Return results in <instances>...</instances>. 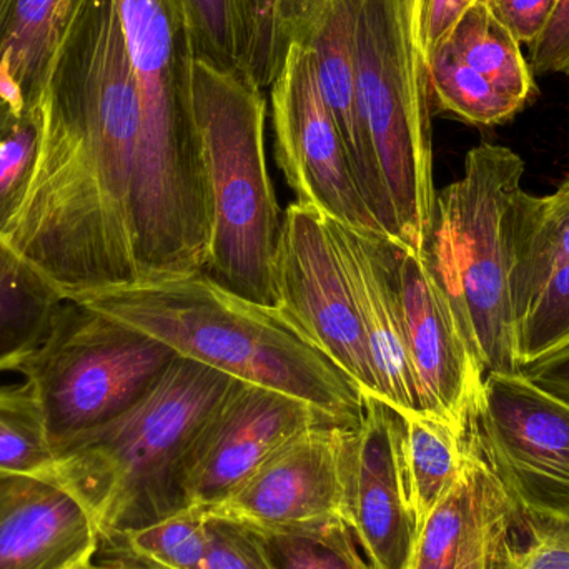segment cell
<instances>
[{"mask_svg": "<svg viewBox=\"0 0 569 569\" xmlns=\"http://www.w3.org/2000/svg\"><path fill=\"white\" fill-rule=\"evenodd\" d=\"M39 167L7 243L70 300L139 282L142 97L113 0H89L47 79Z\"/></svg>", "mask_w": 569, "mask_h": 569, "instance_id": "cell-1", "label": "cell"}, {"mask_svg": "<svg viewBox=\"0 0 569 569\" xmlns=\"http://www.w3.org/2000/svg\"><path fill=\"white\" fill-rule=\"evenodd\" d=\"M142 97L133 196L140 282L206 269L212 207L192 107V47L180 0H113Z\"/></svg>", "mask_w": 569, "mask_h": 569, "instance_id": "cell-2", "label": "cell"}, {"mask_svg": "<svg viewBox=\"0 0 569 569\" xmlns=\"http://www.w3.org/2000/svg\"><path fill=\"white\" fill-rule=\"evenodd\" d=\"M162 341L177 357L282 391L341 425H357L363 391L283 310L187 273L70 298Z\"/></svg>", "mask_w": 569, "mask_h": 569, "instance_id": "cell-3", "label": "cell"}, {"mask_svg": "<svg viewBox=\"0 0 569 569\" xmlns=\"http://www.w3.org/2000/svg\"><path fill=\"white\" fill-rule=\"evenodd\" d=\"M233 381L177 357L139 403L56 448L57 483L89 510L107 553L127 535L189 507L187 457Z\"/></svg>", "mask_w": 569, "mask_h": 569, "instance_id": "cell-4", "label": "cell"}, {"mask_svg": "<svg viewBox=\"0 0 569 569\" xmlns=\"http://www.w3.org/2000/svg\"><path fill=\"white\" fill-rule=\"evenodd\" d=\"M523 177L525 162L515 150L488 142L473 147L463 176L437 190L423 250L487 373H521L513 272Z\"/></svg>", "mask_w": 569, "mask_h": 569, "instance_id": "cell-5", "label": "cell"}, {"mask_svg": "<svg viewBox=\"0 0 569 569\" xmlns=\"http://www.w3.org/2000/svg\"><path fill=\"white\" fill-rule=\"evenodd\" d=\"M192 107L212 207L203 272L240 297L279 308L284 212L267 166L263 89L239 67L193 59Z\"/></svg>", "mask_w": 569, "mask_h": 569, "instance_id": "cell-6", "label": "cell"}, {"mask_svg": "<svg viewBox=\"0 0 569 569\" xmlns=\"http://www.w3.org/2000/svg\"><path fill=\"white\" fill-rule=\"evenodd\" d=\"M355 53L358 117L371 172L390 202L398 242L423 253L437 200L431 100L403 0L361 2Z\"/></svg>", "mask_w": 569, "mask_h": 569, "instance_id": "cell-7", "label": "cell"}, {"mask_svg": "<svg viewBox=\"0 0 569 569\" xmlns=\"http://www.w3.org/2000/svg\"><path fill=\"white\" fill-rule=\"evenodd\" d=\"M176 358L162 341L66 300L17 373L32 385L57 448L139 403Z\"/></svg>", "mask_w": 569, "mask_h": 569, "instance_id": "cell-8", "label": "cell"}, {"mask_svg": "<svg viewBox=\"0 0 569 569\" xmlns=\"http://www.w3.org/2000/svg\"><path fill=\"white\" fill-rule=\"evenodd\" d=\"M465 443L490 468L518 517L569 527V405L523 373L485 377Z\"/></svg>", "mask_w": 569, "mask_h": 569, "instance_id": "cell-9", "label": "cell"}, {"mask_svg": "<svg viewBox=\"0 0 569 569\" xmlns=\"http://www.w3.org/2000/svg\"><path fill=\"white\" fill-rule=\"evenodd\" d=\"M270 97L277 160L297 202L351 229L387 237L365 202L307 47L291 43Z\"/></svg>", "mask_w": 569, "mask_h": 569, "instance_id": "cell-10", "label": "cell"}, {"mask_svg": "<svg viewBox=\"0 0 569 569\" xmlns=\"http://www.w3.org/2000/svg\"><path fill=\"white\" fill-rule=\"evenodd\" d=\"M277 290L280 310L363 395L380 397L347 270L325 216L313 207L293 202L284 210Z\"/></svg>", "mask_w": 569, "mask_h": 569, "instance_id": "cell-11", "label": "cell"}, {"mask_svg": "<svg viewBox=\"0 0 569 569\" xmlns=\"http://www.w3.org/2000/svg\"><path fill=\"white\" fill-rule=\"evenodd\" d=\"M340 515L375 569H410L420 521L405 463V420L375 395L341 445Z\"/></svg>", "mask_w": 569, "mask_h": 569, "instance_id": "cell-12", "label": "cell"}, {"mask_svg": "<svg viewBox=\"0 0 569 569\" xmlns=\"http://www.w3.org/2000/svg\"><path fill=\"white\" fill-rule=\"evenodd\" d=\"M321 425H341L298 398L236 380L190 448L189 507L216 510L288 443Z\"/></svg>", "mask_w": 569, "mask_h": 569, "instance_id": "cell-13", "label": "cell"}, {"mask_svg": "<svg viewBox=\"0 0 569 569\" xmlns=\"http://www.w3.org/2000/svg\"><path fill=\"white\" fill-rule=\"evenodd\" d=\"M397 283L411 367L420 383L425 413L467 430L483 391L485 370L468 343L423 253L397 246Z\"/></svg>", "mask_w": 569, "mask_h": 569, "instance_id": "cell-14", "label": "cell"}, {"mask_svg": "<svg viewBox=\"0 0 569 569\" xmlns=\"http://www.w3.org/2000/svg\"><path fill=\"white\" fill-rule=\"evenodd\" d=\"M325 220L353 290L381 400L401 415L425 413L398 295V243Z\"/></svg>", "mask_w": 569, "mask_h": 569, "instance_id": "cell-15", "label": "cell"}, {"mask_svg": "<svg viewBox=\"0 0 569 569\" xmlns=\"http://www.w3.org/2000/svg\"><path fill=\"white\" fill-rule=\"evenodd\" d=\"M351 425H321L295 438L226 503V515L256 528H283L341 517V445Z\"/></svg>", "mask_w": 569, "mask_h": 569, "instance_id": "cell-16", "label": "cell"}, {"mask_svg": "<svg viewBox=\"0 0 569 569\" xmlns=\"http://www.w3.org/2000/svg\"><path fill=\"white\" fill-rule=\"evenodd\" d=\"M100 550L99 530L62 485L0 473V569H82Z\"/></svg>", "mask_w": 569, "mask_h": 569, "instance_id": "cell-17", "label": "cell"}, {"mask_svg": "<svg viewBox=\"0 0 569 569\" xmlns=\"http://www.w3.org/2000/svg\"><path fill=\"white\" fill-rule=\"evenodd\" d=\"M363 0H301L295 42L310 50L325 102L340 130L368 209L388 239L398 242L390 202L371 172L357 106V20Z\"/></svg>", "mask_w": 569, "mask_h": 569, "instance_id": "cell-18", "label": "cell"}, {"mask_svg": "<svg viewBox=\"0 0 569 569\" xmlns=\"http://www.w3.org/2000/svg\"><path fill=\"white\" fill-rule=\"evenodd\" d=\"M89 0H13L0 36V107L42 109L53 60Z\"/></svg>", "mask_w": 569, "mask_h": 569, "instance_id": "cell-19", "label": "cell"}, {"mask_svg": "<svg viewBox=\"0 0 569 569\" xmlns=\"http://www.w3.org/2000/svg\"><path fill=\"white\" fill-rule=\"evenodd\" d=\"M66 297L0 239V373L40 347Z\"/></svg>", "mask_w": 569, "mask_h": 569, "instance_id": "cell-20", "label": "cell"}, {"mask_svg": "<svg viewBox=\"0 0 569 569\" xmlns=\"http://www.w3.org/2000/svg\"><path fill=\"white\" fill-rule=\"evenodd\" d=\"M569 262V172L550 196L525 190L518 209L513 298L518 321L538 288Z\"/></svg>", "mask_w": 569, "mask_h": 569, "instance_id": "cell-21", "label": "cell"}, {"mask_svg": "<svg viewBox=\"0 0 569 569\" xmlns=\"http://www.w3.org/2000/svg\"><path fill=\"white\" fill-rule=\"evenodd\" d=\"M441 46H447L461 62L523 106L537 96L535 73L521 52V43L493 16L485 0H475L465 10Z\"/></svg>", "mask_w": 569, "mask_h": 569, "instance_id": "cell-22", "label": "cell"}, {"mask_svg": "<svg viewBox=\"0 0 569 569\" xmlns=\"http://www.w3.org/2000/svg\"><path fill=\"white\" fill-rule=\"evenodd\" d=\"M405 463L420 527L457 483L467 460L465 433L428 413L403 415Z\"/></svg>", "mask_w": 569, "mask_h": 569, "instance_id": "cell-23", "label": "cell"}, {"mask_svg": "<svg viewBox=\"0 0 569 569\" xmlns=\"http://www.w3.org/2000/svg\"><path fill=\"white\" fill-rule=\"evenodd\" d=\"M427 76L431 109L470 126H501L527 107L461 62L447 46L431 53Z\"/></svg>", "mask_w": 569, "mask_h": 569, "instance_id": "cell-24", "label": "cell"}, {"mask_svg": "<svg viewBox=\"0 0 569 569\" xmlns=\"http://www.w3.org/2000/svg\"><path fill=\"white\" fill-rule=\"evenodd\" d=\"M301 0H233L237 67L272 86L297 37Z\"/></svg>", "mask_w": 569, "mask_h": 569, "instance_id": "cell-25", "label": "cell"}, {"mask_svg": "<svg viewBox=\"0 0 569 569\" xmlns=\"http://www.w3.org/2000/svg\"><path fill=\"white\" fill-rule=\"evenodd\" d=\"M0 473L56 480V448L32 385H0Z\"/></svg>", "mask_w": 569, "mask_h": 569, "instance_id": "cell-26", "label": "cell"}, {"mask_svg": "<svg viewBox=\"0 0 569 569\" xmlns=\"http://www.w3.org/2000/svg\"><path fill=\"white\" fill-rule=\"evenodd\" d=\"M276 569H375L358 553L355 535L341 517L283 528H256Z\"/></svg>", "mask_w": 569, "mask_h": 569, "instance_id": "cell-27", "label": "cell"}, {"mask_svg": "<svg viewBox=\"0 0 569 569\" xmlns=\"http://www.w3.org/2000/svg\"><path fill=\"white\" fill-rule=\"evenodd\" d=\"M207 517L209 511L202 508H183L127 535L110 555L147 569H203L209 551Z\"/></svg>", "mask_w": 569, "mask_h": 569, "instance_id": "cell-28", "label": "cell"}, {"mask_svg": "<svg viewBox=\"0 0 569 569\" xmlns=\"http://www.w3.org/2000/svg\"><path fill=\"white\" fill-rule=\"evenodd\" d=\"M42 109L0 107V239L12 236L32 189L42 150Z\"/></svg>", "mask_w": 569, "mask_h": 569, "instance_id": "cell-29", "label": "cell"}, {"mask_svg": "<svg viewBox=\"0 0 569 569\" xmlns=\"http://www.w3.org/2000/svg\"><path fill=\"white\" fill-rule=\"evenodd\" d=\"M467 460L457 483L433 508L415 545L410 569H457L477 493L478 458L465 445Z\"/></svg>", "mask_w": 569, "mask_h": 569, "instance_id": "cell-30", "label": "cell"}, {"mask_svg": "<svg viewBox=\"0 0 569 569\" xmlns=\"http://www.w3.org/2000/svg\"><path fill=\"white\" fill-rule=\"evenodd\" d=\"M477 458V493L465 530L457 569L497 568L501 550L518 520V513L501 490L497 478L478 455Z\"/></svg>", "mask_w": 569, "mask_h": 569, "instance_id": "cell-31", "label": "cell"}, {"mask_svg": "<svg viewBox=\"0 0 569 569\" xmlns=\"http://www.w3.org/2000/svg\"><path fill=\"white\" fill-rule=\"evenodd\" d=\"M569 341V262L555 269L538 288L518 321L521 368Z\"/></svg>", "mask_w": 569, "mask_h": 569, "instance_id": "cell-32", "label": "cell"}, {"mask_svg": "<svg viewBox=\"0 0 569 569\" xmlns=\"http://www.w3.org/2000/svg\"><path fill=\"white\" fill-rule=\"evenodd\" d=\"M196 59L237 67L233 0H180Z\"/></svg>", "mask_w": 569, "mask_h": 569, "instance_id": "cell-33", "label": "cell"}, {"mask_svg": "<svg viewBox=\"0 0 569 569\" xmlns=\"http://www.w3.org/2000/svg\"><path fill=\"white\" fill-rule=\"evenodd\" d=\"M495 569H569V527L518 517Z\"/></svg>", "mask_w": 569, "mask_h": 569, "instance_id": "cell-34", "label": "cell"}, {"mask_svg": "<svg viewBox=\"0 0 569 569\" xmlns=\"http://www.w3.org/2000/svg\"><path fill=\"white\" fill-rule=\"evenodd\" d=\"M207 535L209 551L203 569H276L250 525L226 515L209 513Z\"/></svg>", "mask_w": 569, "mask_h": 569, "instance_id": "cell-35", "label": "cell"}, {"mask_svg": "<svg viewBox=\"0 0 569 569\" xmlns=\"http://www.w3.org/2000/svg\"><path fill=\"white\" fill-rule=\"evenodd\" d=\"M528 49L535 76H569V0H558L550 22Z\"/></svg>", "mask_w": 569, "mask_h": 569, "instance_id": "cell-36", "label": "cell"}, {"mask_svg": "<svg viewBox=\"0 0 569 569\" xmlns=\"http://www.w3.org/2000/svg\"><path fill=\"white\" fill-rule=\"evenodd\" d=\"M493 16L525 46L533 43L550 22L558 0H487Z\"/></svg>", "mask_w": 569, "mask_h": 569, "instance_id": "cell-37", "label": "cell"}, {"mask_svg": "<svg viewBox=\"0 0 569 569\" xmlns=\"http://www.w3.org/2000/svg\"><path fill=\"white\" fill-rule=\"evenodd\" d=\"M475 0H427L423 13V59L427 67L431 53L448 39L465 10Z\"/></svg>", "mask_w": 569, "mask_h": 569, "instance_id": "cell-38", "label": "cell"}, {"mask_svg": "<svg viewBox=\"0 0 569 569\" xmlns=\"http://www.w3.org/2000/svg\"><path fill=\"white\" fill-rule=\"evenodd\" d=\"M521 373L541 390L569 405V341L540 360L521 368Z\"/></svg>", "mask_w": 569, "mask_h": 569, "instance_id": "cell-39", "label": "cell"}, {"mask_svg": "<svg viewBox=\"0 0 569 569\" xmlns=\"http://www.w3.org/2000/svg\"><path fill=\"white\" fill-rule=\"evenodd\" d=\"M427 0H403L407 10L408 30H410L411 43L423 60V13ZM427 69V67H425Z\"/></svg>", "mask_w": 569, "mask_h": 569, "instance_id": "cell-40", "label": "cell"}, {"mask_svg": "<svg viewBox=\"0 0 569 569\" xmlns=\"http://www.w3.org/2000/svg\"><path fill=\"white\" fill-rule=\"evenodd\" d=\"M82 569H147V568L140 567V565L129 563V561H116V563H109V565H92V563H90L89 567H86Z\"/></svg>", "mask_w": 569, "mask_h": 569, "instance_id": "cell-41", "label": "cell"}, {"mask_svg": "<svg viewBox=\"0 0 569 569\" xmlns=\"http://www.w3.org/2000/svg\"><path fill=\"white\" fill-rule=\"evenodd\" d=\"M12 3L13 0H0V36H2L3 26H6L7 16H9Z\"/></svg>", "mask_w": 569, "mask_h": 569, "instance_id": "cell-42", "label": "cell"}, {"mask_svg": "<svg viewBox=\"0 0 569 569\" xmlns=\"http://www.w3.org/2000/svg\"><path fill=\"white\" fill-rule=\"evenodd\" d=\"M485 2H487V0H485Z\"/></svg>", "mask_w": 569, "mask_h": 569, "instance_id": "cell-43", "label": "cell"}]
</instances>
